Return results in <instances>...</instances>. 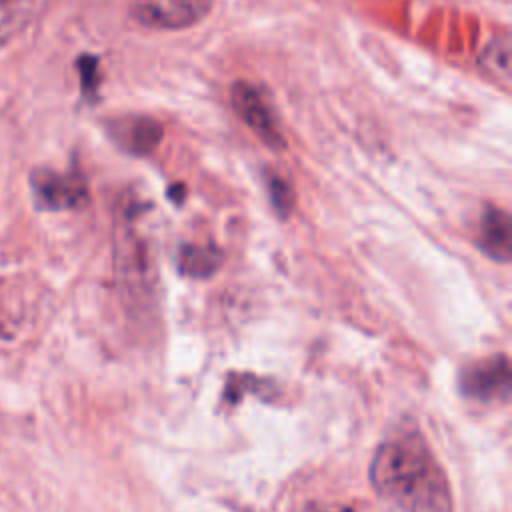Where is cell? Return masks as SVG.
Listing matches in <instances>:
<instances>
[{"label":"cell","instance_id":"6da1fadb","mask_svg":"<svg viewBox=\"0 0 512 512\" xmlns=\"http://www.w3.org/2000/svg\"><path fill=\"white\" fill-rule=\"evenodd\" d=\"M370 480L402 512H452L448 478L418 430H404L376 450Z\"/></svg>","mask_w":512,"mask_h":512},{"label":"cell","instance_id":"7a4b0ae2","mask_svg":"<svg viewBox=\"0 0 512 512\" xmlns=\"http://www.w3.org/2000/svg\"><path fill=\"white\" fill-rule=\"evenodd\" d=\"M30 188L40 210H70L82 206L88 198L86 182L76 172L38 168L30 176Z\"/></svg>","mask_w":512,"mask_h":512},{"label":"cell","instance_id":"3957f363","mask_svg":"<svg viewBox=\"0 0 512 512\" xmlns=\"http://www.w3.org/2000/svg\"><path fill=\"white\" fill-rule=\"evenodd\" d=\"M214 0H136L132 16L158 30H180L200 22L210 10Z\"/></svg>","mask_w":512,"mask_h":512},{"label":"cell","instance_id":"277c9868","mask_svg":"<svg viewBox=\"0 0 512 512\" xmlns=\"http://www.w3.org/2000/svg\"><path fill=\"white\" fill-rule=\"evenodd\" d=\"M462 394L476 400L506 398L510 392V364L504 354L468 366L460 374Z\"/></svg>","mask_w":512,"mask_h":512},{"label":"cell","instance_id":"5b68a950","mask_svg":"<svg viewBox=\"0 0 512 512\" xmlns=\"http://www.w3.org/2000/svg\"><path fill=\"white\" fill-rule=\"evenodd\" d=\"M232 104L236 114L256 132L268 146H282V134L264 96L248 82L240 80L232 88Z\"/></svg>","mask_w":512,"mask_h":512},{"label":"cell","instance_id":"8992f818","mask_svg":"<svg viewBox=\"0 0 512 512\" xmlns=\"http://www.w3.org/2000/svg\"><path fill=\"white\" fill-rule=\"evenodd\" d=\"M510 218L500 208H488L482 216L480 228H478V246L482 252H486L490 258L498 262L510 260L512 250V234H510Z\"/></svg>","mask_w":512,"mask_h":512},{"label":"cell","instance_id":"52a82bcc","mask_svg":"<svg viewBox=\"0 0 512 512\" xmlns=\"http://www.w3.org/2000/svg\"><path fill=\"white\" fill-rule=\"evenodd\" d=\"M482 70L502 86H510L512 80V42L510 34H500L486 44L480 56Z\"/></svg>","mask_w":512,"mask_h":512},{"label":"cell","instance_id":"ba28073f","mask_svg":"<svg viewBox=\"0 0 512 512\" xmlns=\"http://www.w3.org/2000/svg\"><path fill=\"white\" fill-rule=\"evenodd\" d=\"M222 264V252L214 246H184L178 256V268L192 278H208Z\"/></svg>","mask_w":512,"mask_h":512},{"label":"cell","instance_id":"9c48e42d","mask_svg":"<svg viewBox=\"0 0 512 512\" xmlns=\"http://www.w3.org/2000/svg\"><path fill=\"white\" fill-rule=\"evenodd\" d=\"M160 126L150 122L148 118H138V120H128L124 126L116 128V138L120 144L126 146L130 152L146 154L150 152L158 140H160Z\"/></svg>","mask_w":512,"mask_h":512},{"label":"cell","instance_id":"30bf717a","mask_svg":"<svg viewBox=\"0 0 512 512\" xmlns=\"http://www.w3.org/2000/svg\"><path fill=\"white\" fill-rule=\"evenodd\" d=\"M36 0H0V46L30 18Z\"/></svg>","mask_w":512,"mask_h":512},{"label":"cell","instance_id":"8fae6325","mask_svg":"<svg viewBox=\"0 0 512 512\" xmlns=\"http://www.w3.org/2000/svg\"><path fill=\"white\" fill-rule=\"evenodd\" d=\"M268 190H270V198H272V204L278 210V214L286 216L290 212V206H292V194H290L288 184L284 180L272 176L268 180Z\"/></svg>","mask_w":512,"mask_h":512},{"label":"cell","instance_id":"7c38bea8","mask_svg":"<svg viewBox=\"0 0 512 512\" xmlns=\"http://www.w3.org/2000/svg\"><path fill=\"white\" fill-rule=\"evenodd\" d=\"M96 60L94 58H90V56H84L82 58V62H80V74H82V86H84V90L86 92H92L94 90V86H96V82H94V74H96Z\"/></svg>","mask_w":512,"mask_h":512},{"label":"cell","instance_id":"4fadbf2b","mask_svg":"<svg viewBox=\"0 0 512 512\" xmlns=\"http://www.w3.org/2000/svg\"><path fill=\"white\" fill-rule=\"evenodd\" d=\"M320 512H352L350 508H338V510H320Z\"/></svg>","mask_w":512,"mask_h":512}]
</instances>
